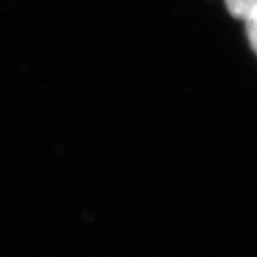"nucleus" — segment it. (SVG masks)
Here are the masks:
<instances>
[{"label":"nucleus","mask_w":257,"mask_h":257,"mask_svg":"<svg viewBox=\"0 0 257 257\" xmlns=\"http://www.w3.org/2000/svg\"><path fill=\"white\" fill-rule=\"evenodd\" d=\"M229 13L236 19H246L257 8V0H224Z\"/></svg>","instance_id":"obj_1"},{"label":"nucleus","mask_w":257,"mask_h":257,"mask_svg":"<svg viewBox=\"0 0 257 257\" xmlns=\"http://www.w3.org/2000/svg\"><path fill=\"white\" fill-rule=\"evenodd\" d=\"M244 22H246V32H247L250 46L257 55V8L251 12V15Z\"/></svg>","instance_id":"obj_2"}]
</instances>
